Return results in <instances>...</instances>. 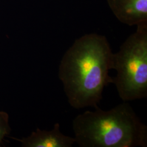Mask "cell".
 <instances>
[{
	"label": "cell",
	"mask_w": 147,
	"mask_h": 147,
	"mask_svg": "<svg viewBox=\"0 0 147 147\" xmlns=\"http://www.w3.org/2000/svg\"><path fill=\"white\" fill-rule=\"evenodd\" d=\"M116 18L130 26L147 24V0H107Z\"/></svg>",
	"instance_id": "277c9868"
},
{
	"label": "cell",
	"mask_w": 147,
	"mask_h": 147,
	"mask_svg": "<svg viewBox=\"0 0 147 147\" xmlns=\"http://www.w3.org/2000/svg\"><path fill=\"white\" fill-rule=\"evenodd\" d=\"M113 78L119 97L124 102L147 96V24L137 26L136 31L113 53Z\"/></svg>",
	"instance_id": "3957f363"
},
{
	"label": "cell",
	"mask_w": 147,
	"mask_h": 147,
	"mask_svg": "<svg viewBox=\"0 0 147 147\" xmlns=\"http://www.w3.org/2000/svg\"><path fill=\"white\" fill-rule=\"evenodd\" d=\"M11 128L9 124V116L3 111H0V147L5 137L10 133Z\"/></svg>",
	"instance_id": "8992f818"
},
{
	"label": "cell",
	"mask_w": 147,
	"mask_h": 147,
	"mask_svg": "<svg viewBox=\"0 0 147 147\" xmlns=\"http://www.w3.org/2000/svg\"><path fill=\"white\" fill-rule=\"evenodd\" d=\"M75 118L73 128L81 147H146L147 127L126 102L109 111L98 107Z\"/></svg>",
	"instance_id": "7a4b0ae2"
},
{
	"label": "cell",
	"mask_w": 147,
	"mask_h": 147,
	"mask_svg": "<svg viewBox=\"0 0 147 147\" xmlns=\"http://www.w3.org/2000/svg\"><path fill=\"white\" fill-rule=\"evenodd\" d=\"M16 140L21 142L24 147H71L76 142L75 138L64 135L61 132L58 123L51 131L41 130L38 128L30 136L22 140Z\"/></svg>",
	"instance_id": "5b68a950"
},
{
	"label": "cell",
	"mask_w": 147,
	"mask_h": 147,
	"mask_svg": "<svg viewBox=\"0 0 147 147\" xmlns=\"http://www.w3.org/2000/svg\"><path fill=\"white\" fill-rule=\"evenodd\" d=\"M113 53L107 38L96 33L76 39L63 55L58 71L69 104L98 107L106 86L113 83Z\"/></svg>",
	"instance_id": "6da1fadb"
}]
</instances>
